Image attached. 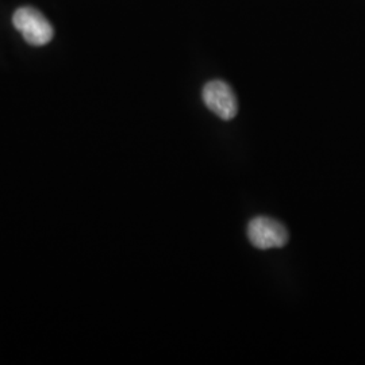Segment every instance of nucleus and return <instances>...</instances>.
Masks as SVG:
<instances>
[{
  "instance_id": "3",
  "label": "nucleus",
  "mask_w": 365,
  "mask_h": 365,
  "mask_svg": "<svg viewBox=\"0 0 365 365\" xmlns=\"http://www.w3.org/2000/svg\"><path fill=\"white\" fill-rule=\"evenodd\" d=\"M203 102L210 111L223 119L230 120L238 113L237 96L229 84L221 80H212L203 88Z\"/></svg>"
},
{
  "instance_id": "2",
  "label": "nucleus",
  "mask_w": 365,
  "mask_h": 365,
  "mask_svg": "<svg viewBox=\"0 0 365 365\" xmlns=\"http://www.w3.org/2000/svg\"><path fill=\"white\" fill-rule=\"evenodd\" d=\"M248 238L255 248L261 250L283 248L288 242V232L276 220L256 217L248 223Z\"/></svg>"
},
{
  "instance_id": "1",
  "label": "nucleus",
  "mask_w": 365,
  "mask_h": 365,
  "mask_svg": "<svg viewBox=\"0 0 365 365\" xmlns=\"http://www.w3.org/2000/svg\"><path fill=\"white\" fill-rule=\"evenodd\" d=\"M14 26L30 45L42 46L53 38V27L49 21L33 7H22L13 16Z\"/></svg>"
}]
</instances>
